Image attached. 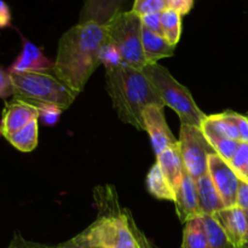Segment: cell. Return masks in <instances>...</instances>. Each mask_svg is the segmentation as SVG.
I'll list each match as a JSON object with an SVG mask.
<instances>
[{"instance_id":"obj_1","label":"cell","mask_w":248,"mask_h":248,"mask_svg":"<svg viewBox=\"0 0 248 248\" xmlns=\"http://www.w3.org/2000/svg\"><path fill=\"white\" fill-rule=\"evenodd\" d=\"M108 41L106 26L78 23L60 39L53 74L79 94L101 64V51Z\"/></svg>"},{"instance_id":"obj_2","label":"cell","mask_w":248,"mask_h":248,"mask_svg":"<svg viewBox=\"0 0 248 248\" xmlns=\"http://www.w3.org/2000/svg\"><path fill=\"white\" fill-rule=\"evenodd\" d=\"M106 89L119 118L137 130L144 131L142 114L148 106L165 107L143 70L125 63L106 69Z\"/></svg>"},{"instance_id":"obj_3","label":"cell","mask_w":248,"mask_h":248,"mask_svg":"<svg viewBox=\"0 0 248 248\" xmlns=\"http://www.w3.org/2000/svg\"><path fill=\"white\" fill-rule=\"evenodd\" d=\"M98 217L79 234L97 248H138L128 224L126 210H121L113 186H98L94 190Z\"/></svg>"},{"instance_id":"obj_4","label":"cell","mask_w":248,"mask_h":248,"mask_svg":"<svg viewBox=\"0 0 248 248\" xmlns=\"http://www.w3.org/2000/svg\"><path fill=\"white\" fill-rule=\"evenodd\" d=\"M14 97L34 107L53 106L65 110L78 94L48 73H10Z\"/></svg>"},{"instance_id":"obj_5","label":"cell","mask_w":248,"mask_h":248,"mask_svg":"<svg viewBox=\"0 0 248 248\" xmlns=\"http://www.w3.org/2000/svg\"><path fill=\"white\" fill-rule=\"evenodd\" d=\"M143 73L152 82L165 106L176 111L181 119L182 125H190L201 128V125L207 115H205L199 108L186 86L179 84L166 68L157 63L145 65L143 68Z\"/></svg>"},{"instance_id":"obj_6","label":"cell","mask_w":248,"mask_h":248,"mask_svg":"<svg viewBox=\"0 0 248 248\" xmlns=\"http://www.w3.org/2000/svg\"><path fill=\"white\" fill-rule=\"evenodd\" d=\"M108 43L120 53L123 62L136 69L147 65L142 47V22L132 11L119 12L106 26Z\"/></svg>"},{"instance_id":"obj_7","label":"cell","mask_w":248,"mask_h":248,"mask_svg":"<svg viewBox=\"0 0 248 248\" xmlns=\"http://www.w3.org/2000/svg\"><path fill=\"white\" fill-rule=\"evenodd\" d=\"M179 150L186 171L194 179L208 173V156L215 153L200 127L182 125L179 133Z\"/></svg>"},{"instance_id":"obj_8","label":"cell","mask_w":248,"mask_h":248,"mask_svg":"<svg viewBox=\"0 0 248 248\" xmlns=\"http://www.w3.org/2000/svg\"><path fill=\"white\" fill-rule=\"evenodd\" d=\"M208 174L212 178L213 184L219 193L225 208L235 207L240 178L234 170L219 155L213 153L208 156Z\"/></svg>"},{"instance_id":"obj_9","label":"cell","mask_w":248,"mask_h":248,"mask_svg":"<svg viewBox=\"0 0 248 248\" xmlns=\"http://www.w3.org/2000/svg\"><path fill=\"white\" fill-rule=\"evenodd\" d=\"M142 116L144 131H147L148 135H149L155 154H160L167 148L178 144V140L172 135L171 130L166 123L164 107L156 106V104L148 106L143 110Z\"/></svg>"},{"instance_id":"obj_10","label":"cell","mask_w":248,"mask_h":248,"mask_svg":"<svg viewBox=\"0 0 248 248\" xmlns=\"http://www.w3.org/2000/svg\"><path fill=\"white\" fill-rule=\"evenodd\" d=\"M35 119H39V110L36 107L19 99H14L6 104L2 111L1 123H0L1 135L7 138Z\"/></svg>"},{"instance_id":"obj_11","label":"cell","mask_w":248,"mask_h":248,"mask_svg":"<svg viewBox=\"0 0 248 248\" xmlns=\"http://www.w3.org/2000/svg\"><path fill=\"white\" fill-rule=\"evenodd\" d=\"M22 51L10 65L9 73H47L53 72L55 63L51 62L36 45L22 36Z\"/></svg>"},{"instance_id":"obj_12","label":"cell","mask_w":248,"mask_h":248,"mask_svg":"<svg viewBox=\"0 0 248 248\" xmlns=\"http://www.w3.org/2000/svg\"><path fill=\"white\" fill-rule=\"evenodd\" d=\"M212 217L217 220L229 241L236 248H242L247 236L246 212L242 208L235 206V207L224 208L213 215Z\"/></svg>"},{"instance_id":"obj_13","label":"cell","mask_w":248,"mask_h":248,"mask_svg":"<svg viewBox=\"0 0 248 248\" xmlns=\"http://www.w3.org/2000/svg\"><path fill=\"white\" fill-rule=\"evenodd\" d=\"M174 205H176L179 220L184 224L193 218L202 216L200 205H199L196 181L186 171L184 173L183 181H182L178 190L176 191Z\"/></svg>"},{"instance_id":"obj_14","label":"cell","mask_w":248,"mask_h":248,"mask_svg":"<svg viewBox=\"0 0 248 248\" xmlns=\"http://www.w3.org/2000/svg\"><path fill=\"white\" fill-rule=\"evenodd\" d=\"M125 0H85L79 23L107 26L119 14Z\"/></svg>"},{"instance_id":"obj_15","label":"cell","mask_w":248,"mask_h":248,"mask_svg":"<svg viewBox=\"0 0 248 248\" xmlns=\"http://www.w3.org/2000/svg\"><path fill=\"white\" fill-rule=\"evenodd\" d=\"M156 164L159 165L170 186L176 193L183 181L184 173H186V167H184L181 150H179V144L167 148L164 152L157 154Z\"/></svg>"},{"instance_id":"obj_16","label":"cell","mask_w":248,"mask_h":248,"mask_svg":"<svg viewBox=\"0 0 248 248\" xmlns=\"http://www.w3.org/2000/svg\"><path fill=\"white\" fill-rule=\"evenodd\" d=\"M142 47L148 65L157 63V61L161 58L171 57L174 53L176 46L171 45L162 35L154 33L142 26Z\"/></svg>"},{"instance_id":"obj_17","label":"cell","mask_w":248,"mask_h":248,"mask_svg":"<svg viewBox=\"0 0 248 248\" xmlns=\"http://www.w3.org/2000/svg\"><path fill=\"white\" fill-rule=\"evenodd\" d=\"M196 188H198L199 205H200L202 216H213L219 211L224 210V203H223L222 198L216 189L210 174L206 173L196 179Z\"/></svg>"},{"instance_id":"obj_18","label":"cell","mask_w":248,"mask_h":248,"mask_svg":"<svg viewBox=\"0 0 248 248\" xmlns=\"http://www.w3.org/2000/svg\"><path fill=\"white\" fill-rule=\"evenodd\" d=\"M201 128L210 130L211 132L216 133L220 137L241 142L239 130H237L236 124L230 115V111L215 114V115H207L203 120L202 125H201Z\"/></svg>"},{"instance_id":"obj_19","label":"cell","mask_w":248,"mask_h":248,"mask_svg":"<svg viewBox=\"0 0 248 248\" xmlns=\"http://www.w3.org/2000/svg\"><path fill=\"white\" fill-rule=\"evenodd\" d=\"M38 119H35V120H31L23 128L9 136L6 140H9L12 147L18 149L19 152L29 153L33 152L36 148V145H38Z\"/></svg>"},{"instance_id":"obj_20","label":"cell","mask_w":248,"mask_h":248,"mask_svg":"<svg viewBox=\"0 0 248 248\" xmlns=\"http://www.w3.org/2000/svg\"><path fill=\"white\" fill-rule=\"evenodd\" d=\"M182 248H208L202 216L188 220L184 225Z\"/></svg>"},{"instance_id":"obj_21","label":"cell","mask_w":248,"mask_h":248,"mask_svg":"<svg viewBox=\"0 0 248 248\" xmlns=\"http://www.w3.org/2000/svg\"><path fill=\"white\" fill-rule=\"evenodd\" d=\"M147 188L153 196L160 200H169L173 202L176 200V193L170 186L157 164H155L148 173Z\"/></svg>"},{"instance_id":"obj_22","label":"cell","mask_w":248,"mask_h":248,"mask_svg":"<svg viewBox=\"0 0 248 248\" xmlns=\"http://www.w3.org/2000/svg\"><path fill=\"white\" fill-rule=\"evenodd\" d=\"M161 29L164 38L176 46L182 34V15L172 7H167L161 12Z\"/></svg>"},{"instance_id":"obj_23","label":"cell","mask_w":248,"mask_h":248,"mask_svg":"<svg viewBox=\"0 0 248 248\" xmlns=\"http://www.w3.org/2000/svg\"><path fill=\"white\" fill-rule=\"evenodd\" d=\"M201 131H202L203 136L206 137L207 142L210 143L211 147L213 148L216 154L219 155L227 164H229L241 142L220 137V136L216 135V133L211 132L210 130H206V128H201Z\"/></svg>"},{"instance_id":"obj_24","label":"cell","mask_w":248,"mask_h":248,"mask_svg":"<svg viewBox=\"0 0 248 248\" xmlns=\"http://www.w3.org/2000/svg\"><path fill=\"white\" fill-rule=\"evenodd\" d=\"M202 220L207 235L208 248H236L229 241L225 232L212 216L203 215Z\"/></svg>"},{"instance_id":"obj_25","label":"cell","mask_w":248,"mask_h":248,"mask_svg":"<svg viewBox=\"0 0 248 248\" xmlns=\"http://www.w3.org/2000/svg\"><path fill=\"white\" fill-rule=\"evenodd\" d=\"M169 6L165 0H135L131 11L140 17L149 14H160Z\"/></svg>"},{"instance_id":"obj_26","label":"cell","mask_w":248,"mask_h":248,"mask_svg":"<svg viewBox=\"0 0 248 248\" xmlns=\"http://www.w3.org/2000/svg\"><path fill=\"white\" fill-rule=\"evenodd\" d=\"M101 63L106 65V69L118 67V65L124 63L119 51L108 41H107V44L101 51Z\"/></svg>"},{"instance_id":"obj_27","label":"cell","mask_w":248,"mask_h":248,"mask_svg":"<svg viewBox=\"0 0 248 248\" xmlns=\"http://www.w3.org/2000/svg\"><path fill=\"white\" fill-rule=\"evenodd\" d=\"M248 162V143H240L239 148H237L236 153L232 156V161L229 162V166L234 170L235 173L237 174V177L241 176L242 171L245 170Z\"/></svg>"},{"instance_id":"obj_28","label":"cell","mask_w":248,"mask_h":248,"mask_svg":"<svg viewBox=\"0 0 248 248\" xmlns=\"http://www.w3.org/2000/svg\"><path fill=\"white\" fill-rule=\"evenodd\" d=\"M126 215H127V219H128V224H130V228H131V232H132L136 242H137V247L138 248H156L152 244V242L149 241V240H148V237L140 232V229L137 227L135 219H133L132 215H131L128 211H126Z\"/></svg>"},{"instance_id":"obj_29","label":"cell","mask_w":248,"mask_h":248,"mask_svg":"<svg viewBox=\"0 0 248 248\" xmlns=\"http://www.w3.org/2000/svg\"><path fill=\"white\" fill-rule=\"evenodd\" d=\"M38 110H39V118L43 119V121L46 124V125H55V124L60 120L61 113L63 111L62 109L53 106L38 107Z\"/></svg>"},{"instance_id":"obj_30","label":"cell","mask_w":248,"mask_h":248,"mask_svg":"<svg viewBox=\"0 0 248 248\" xmlns=\"http://www.w3.org/2000/svg\"><path fill=\"white\" fill-rule=\"evenodd\" d=\"M140 22L144 28L154 31V33L162 35L161 29V12L160 14H149L140 17ZM164 36V35H162Z\"/></svg>"},{"instance_id":"obj_31","label":"cell","mask_w":248,"mask_h":248,"mask_svg":"<svg viewBox=\"0 0 248 248\" xmlns=\"http://www.w3.org/2000/svg\"><path fill=\"white\" fill-rule=\"evenodd\" d=\"M14 84L9 72L0 68V98H7L14 96Z\"/></svg>"},{"instance_id":"obj_32","label":"cell","mask_w":248,"mask_h":248,"mask_svg":"<svg viewBox=\"0 0 248 248\" xmlns=\"http://www.w3.org/2000/svg\"><path fill=\"white\" fill-rule=\"evenodd\" d=\"M7 248H56V247L38 244V242L27 241L26 239L22 237V235L19 234V232H16V234L14 235V237H12L11 242H10L9 247Z\"/></svg>"},{"instance_id":"obj_33","label":"cell","mask_w":248,"mask_h":248,"mask_svg":"<svg viewBox=\"0 0 248 248\" xmlns=\"http://www.w3.org/2000/svg\"><path fill=\"white\" fill-rule=\"evenodd\" d=\"M230 115H232V120L235 121L237 126V130H239L240 138H241V142L248 143V119L246 115H241V114L234 113V111H230Z\"/></svg>"},{"instance_id":"obj_34","label":"cell","mask_w":248,"mask_h":248,"mask_svg":"<svg viewBox=\"0 0 248 248\" xmlns=\"http://www.w3.org/2000/svg\"><path fill=\"white\" fill-rule=\"evenodd\" d=\"M236 206L242 208L245 212H248V183L240 181L239 190H237Z\"/></svg>"},{"instance_id":"obj_35","label":"cell","mask_w":248,"mask_h":248,"mask_svg":"<svg viewBox=\"0 0 248 248\" xmlns=\"http://www.w3.org/2000/svg\"><path fill=\"white\" fill-rule=\"evenodd\" d=\"M194 6V0H170V7L178 11L182 16L189 14Z\"/></svg>"},{"instance_id":"obj_36","label":"cell","mask_w":248,"mask_h":248,"mask_svg":"<svg viewBox=\"0 0 248 248\" xmlns=\"http://www.w3.org/2000/svg\"><path fill=\"white\" fill-rule=\"evenodd\" d=\"M11 27V11L4 0H0V29Z\"/></svg>"},{"instance_id":"obj_37","label":"cell","mask_w":248,"mask_h":248,"mask_svg":"<svg viewBox=\"0 0 248 248\" xmlns=\"http://www.w3.org/2000/svg\"><path fill=\"white\" fill-rule=\"evenodd\" d=\"M56 248H97V247L91 246V245L87 244V242L85 241L80 235H77V236L73 237V239L58 245Z\"/></svg>"},{"instance_id":"obj_38","label":"cell","mask_w":248,"mask_h":248,"mask_svg":"<svg viewBox=\"0 0 248 248\" xmlns=\"http://www.w3.org/2000/svg\"><path fill=\"white\" fill-rule=\"evenodd\" d=\"M239 178H240V181L246 182V183H248V162H247L246 167H245V170H244V171H242L241 176H240Z\"/></svg>"},{"instance_id":"obj_39","label":"cell","mask_w":248,"mask_h":248,"mask_svg":"<svg viewBox=\"0 0 248 248\" xmlns=\"http://www.w3.org/2000/svg\"><path fill=\"white\" fill-rule=\"evenodd\" d=\"M165 1H166L167 4H169V6H170V0H165Z\"/></svg>"},{"instance_id":"obj_40","label":"cell","mask_w":248,"mask_h":248,"mask_svg":"<svg viewBox=\"0 0 248 248\" xmlns=\"http://www.w3.org/2000/svg\"><path fill=\"white\" fill-rule=\"evenodd\" d=\"M246 116H247V119H248V111H247V114H246Z\"/></svg>"}]
</instances>
